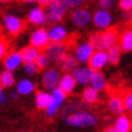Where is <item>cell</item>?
Wrapping results in <instances>:
<instances>
[{
	"label": "cell",
	"mask_w": 132,
	"mask_h": 132,
	"mask_svg": "<svg viewBox=\"0 0 132 132\" xmlns=\"http://www.w3.org/2000/svg\"><path fill=\"white\" fill-rule=\"evenodd\" d=\"M66 124L73 128H92L97 124V117L92 112L77 111L66 117Z\"/></svg>",
	"instance_id": "obj_1"
},
{
	"label": "cell",
	"mask_w": 132,
	"mask_h": 132,
	"mask_svg": "<svg viewBox=\"0 0 132 132\" xmlns=\"http://www.w3.org/2000/svg\"><path fill=\"white\" fill-rule=\"evenodd\" d=\"M93 43L96 49H101V50H108L109 47L117 45L119 42V32L115 28H106L103 30V32L96 34L89 39Z\"/></svg>",
	"instance_id": "obj_2"
},
{
	"label": "cell",
	"mask_w": 132,
	"mask_h": 132,
	"mask_svg": "<svg viewBox=\"0 0 132 132\" xmlns=\"http://www.w3.org/2000/svg\"><path fill=\"white\" fill-rule=\"evenodd\" d=\"M50 94H51L50 104L45 109V112H46L47 117H54L58 113V111L61 109V106L65 104L68 94H66L62 89H59V88H55V89H53V90H50Z\"/></svg>",
	"instance_id": "obj_3"
},
{
	"label": "cell",
	"mask_w": 132,
	"mask_h": 132,
	"mask_svg": "<svg viewBox=\"0 0 132 132\" xmlns=\"http://www.w3.org/2000/svg\"><path fill=\"white\" fill-rule=\"evenodd\" d=\"M92 16H93L92 11L82 5V7H77L73 10V12L70 15V20L76 27L85 28L92 23Z\"/></svg>",
	"instance_id": "obj_4"
},
{
	"label": "cell",
	"mask_w": 132,
	"mask_h": 132,
	"mask_svg": "<svg viewBox=\"0 0 132 132\" xmlns=\"http://www.w3.org/2000/svg\"><path fill=\"white\" fill-rule=\"evenodd\" d=\"M92 23L93 26L97 28V30H106L112 27L113 24V15L109 10H105V8H100L97 11L93 12V16H92Z\"/></svg>",
	"instance_id": "obj_5"
},
{
	"label": "cell",
	"mask_w": 132,
	"mask_h": 132,
	"mask_svg": "<svg viewBox=\"0 0 132 132\" xmlns=\"http://www.w3.org/2000/svg\"><path fill=\"white\" fill-rule=\"evenodd\" d=\"M61 70L57 68H46L43 69V73H42V86H43L46 90H53V89L58 88L59 80H61Z\"/></svg>",
	"instance_id": "obj_6"
},
{
	"label": "cell",
	"mask_w": 132,
	"mask_h": 132,
	"mask_svg": "<svg viewBox=\"0 0 132 132\" xmlns=\"http://www.w3.org/2000/svg\"><path fill=\"white\" fill-rule=\"evenodd\" d=\"M94 50H96V47L93 46V43L90 40L80 42V43L74 47L73 55L77 59L78 65H86L89 62V59H90V57H92V54H93Z\"/></svg>",
	"instance_id": "obj_7"
},
{
	"label": "cell",
	"mask_w": 132,
	"mask_h": 132,
	"mask_svg": "<svg viewBox=\"0 0 132 132\" xmlns=\"http://www.w3.org/2000/svg\"><path fill=\"white\" fill-rule=\"evenodd\" d=\"M45 53L49 55L51 62L59 63L65 58L66 54H68V46H66L63 42H61V43H57V42H50V43L46 46Z\"/></svg>",
	"instance_id": "obj_8"
},
{
	"label": "cell",
	"mask_w": 132,
	"mask_h": 132,
	"mask_svg": "<svg viewBox=\"0 0 132 132\" xmlns=\"http://www.w3.org/2000/svg\"><path fill=\"white\" fill-rule=\"evenodd\" d=\"M46 8V14H47V22L51 23H59L66 15V7L62 4V2H54L50 3Z\"/></svg>",
	"instance_id": "obj_9"
},
{
	"label": "cell",
	"mask_w": 132,
	"mask_h": 132,
	"mask_svg": "<svg viewBox=\"0 0 132 132\" xmlns=\"http://www.w3.org/2000/svg\"><path fill=\"white\" fill-rule=\"evenodd\" d=\"M3 26L8 34L19 35L23 31V28H24V22L19 16L12 15V14H7L3 18Z\"/></svg>",
	"instance_id": "obj_10"
},
{
	"label": "cell",
	"mask_w": 132,
	"mask_h": 132,
	"mask_svg": "<svg viewBox=\"0 0 132 132\" xmlns=\"http://www.w3.org/2000/svg\"><path fill=\"white\" fill-rule=\"evenodd\" d=\"M50 43V38H49V32L47 30L39 26L38 28H35L30 35V45H32L35 47H38L39 50L46 49V46Z\"/></svg>",
	"instance_id": "obj_11"
},
{
	"label": "cell",
	"mask_w": 132,
	"mask_h": 132,
	"mask_svg": "<svg viewBox=\"0 0 132 132\" xmlns=\"http://www.w3.org/2000/svg\"><path fill=\"white\" fill-rule=\"evenodd\" d=\"M92 70H103L106 65H109L108 61V54L106 50H101V49H96L92 54L89 62L86 63Z\"/></svg>",
	"instance_id": "obj_12"
},
{
	"label": "cell",
	"mask_w": 132,
	"mask_h": 132,
	"mask_svg": "<svg viewBox=\"0 0 132 132\" xmlns=\"http://www.w3.org/2000/svg\"><path fill=\"white\" fill-rule=\"evenodd\" d=\"M27 22L32 26H43L47 22V14H46V8L42 5H37L32 7L27 14Z\"/></svg>",
	"instance_id": "obj_13"
},
{
	"label": "cell",
	"mask_w": 132,
	"mask_h": 132,
	"mask_svg": "<svg viewBox=\"0 0 132 132\" xmlns=\"http://www.w3.org/2000/svg\"><path fill=\"white\" fill-rule=\"evenodd\" d=\"M49 32V38L50 42H57V43H61V42H66L69 38V30L66 28L61 23H53V26L47 30Z\"/></svg>",
	"instance_id": "obj_14"
},
{
	"label": "cell",
	"mask_w": 132,
	"mask_h": 132,
	"mask_svg": "<svg viewBox=\"0 0 132 132\" xmlns=\"http://www.w3.org/2000/svg\"><path fill=\"white\" fill-rule=\"evenodd\" d=\"M77 86H78V82H77L76 77L73 76L71 71H65V73L61 76V80H59L58 88L62 89V90L66 94H71L76 92Z\"/></svg>",
	"instance_id": "obj_15"
},
{
	"label": "cell",
	"mask_w": 132,
	"mask_h": 132,
	"mask_svg": "<svg viewBox=\"0 0 132 132\" xmlns=\"http://www.w3.org/2000/svg\"><path fill=\"white\" fill-rule=\"evenodd\" d=\"M3 65H4V69L7 70H18L19 68L23 66V58H22V54L20 51H11L7 53L5 57L3 58Z\"/></svg>",
	"instance_id": "obj_16"
},
{
	"label": "cell",
	"mask_w": 132,
	"mask_h": 132,
	"mask_svg": "<svg viewBox=\"0 0 132 132\" xmlns=\"http://www.w3.org/2000/svg\"><path fill=\"white\" fill-rule=\"evenodd\" d=\"M92 69L89 68L88 65H81L78 66L77 65L76 68L73 69V76L76 77L77 82H78V85L81 86H88L89 82H90V76H92Z\"/></svg>",
	"instance_id": "obj_17"
},
{
	"label": "cell",
	"mask_w": 132,
	"mask_h": 132,
	"mask_svg": "<svg viewBox=\"0 0 132 132\" xmlns=\"http://www.w3.org/2000/svg\"><path fill=\"white\" fill-rule=\"evenodd\" d=\"M113 128L115 132H129L132 131V119L131 115H117V117L115 119V123H113Z\"/></svg>",
	"instance_id": "obj_18"
},
{
	"label": "cell",
	"mask_w": 132,
	"mask_h": 132,
	"mask_svg": "<svg viewBox=\"0 0 132 132\" xmlns=\"http://www.w3.org/2000/svg\"><path fill=\"white\" fill-rule=\"evenodd\" d=\"M35 88H37L35 82L30 78H22L20 81H18L15 84V89H16L18 94H20V96L32 94L35 92Z\"/></svg>",
	"instance_id": "obj_19"
},
{
	"label": "cell",
	"mask_w": 132,
	"mask_h": 132,
	"mask_svg": "<svg viewBox=\"0 0 132 132\" xmlns=\"http://www.w3.org/2000/svg\"><path fill=\"white\" fill-rule=\"evenodd\" d=\"M89 85L93 86L94 89H97L98 92L105 90L106 86H108V82H106L105 76L103 74V71L101 70H93L92 76H90V82H89Z\"/></svg>",
	"instance_id": "obj_20"
},
{
	"label": "cell",
	"mask_w": 132,
	"mask_h": 132,
	"mask_svg": "<svg viewBox=\"0 0 132 132\" xmlns=\"http://www.w3.org/2000/svg\"><path fill=\"white\" fill-rule=\"evenodd\" d=\"M117 45L120 46L121 51L124 53H131L132 51V28H127L119 35V42Z\"/></svg>",
	"instance_id": "obj_21"
},
{
	"label": "cell",
	"mask_w": 132,
	"mask_h": 132,
	"mask_svg": "<svg viewBox=\"0 0 132 132\" xmlns=\"http://www.w3.org/2000/svg\"><path fill=\"white\" fill-rule=\"evenodd\" d=\"M108 109L111 111V113L113 115H121V113H125V108H124V101L123 97L120 96H112V97L108 100Z\"/></svg>",
	"instance_id": "obj_22"
},
{
	"label": "cell",
	"mask_w": 132,
	"mask_h": 132,
	"mask_svg": "<svg viewBox=\"0 0 132 132\" xmlns=\"http://www.w3.org/2000/svg\"><path fill=\"white\" fill-rule=\"evenodd\" d=\"M50 98H51L50 90H46V89L45 90H38L35 93V98H34L35 106L40 111H45L50 104Z\"/></svg>",
	"instance_id": "obj_23"
},
{
	"label": "cell",
	"mask_w": 132,
	"mask_h": 132,
	"mask_svg": "<svg viewBox=\"0 0 132 132\" xmlns=\"http://www.w3.org/2000/svg\"><path fill=\"white\" fill-rule=\"evenodd\" d=\"M40 50L38 47H35L32 45H28L26 47H23L20 50V54H22V58H23V63L24 62H35L37 58L39 55Z\"/></svg>",
	"instance_id": "obj_24"
},
{
	"label": "cell",
	"mask_w": 132,
	"mask_h": 132,
	"mask_svg": "<svg viewBox=\"0 0 132 132\" xmlns=\"http://www.w3.org/2000/svg\"><path fill=\"white\" fill-rule=\"evenodd\" d=\"M81 97H82V100L85 101L86 104H94V103H97V101L100 100V92L97 90V89H94L93 86L88 85V86L84 88Z\"/></svg>",
	"instance_id": "obj_25"
},
{
	"label": "cell",
	"mask_w": 132,
	"mask_h": 132,
	"mask_svg": "<svg viewBox=\"0 0 132 132\" xmlns=\"http://www.w3.org/2000/svg\"><path fill=\"white\" fill-rule=\"evenodd\" d=\"M15 84H16V80H15V74L12 70L4 69V71L0 73V85L3 88H12Z\"/></svg>",
	"instance_id": "obj_26"
},
{
	"label": "cell",
	"mask_w": 132,
	"mask_h": 132,
	"mask_svg": "<svg viewBox=\"0 0 132 132\" xmlns=\"http://www.w3.org/2000/svg\"><path fill=\"white\" fill-rule=\"evenodd\" d=\"M121 49H120L119 45H115L109 47L106 50V54H108V61H109V65H117L120 62V58H121Z\"/></svg>",
	"instance_id": "obj_27"
},
{
	"label": "cell",
	"mask_w": 132,
	"mask_h": 132,
	"mask_svg": "<svg viewBox=\"0 0 132 132\" xmlns=\"http://www.w3.org/2000/svg\"><path fill=\"white\" fill-rule=\"evenodd\" d=\"M59 65H61L63 71H73V69L78 65V62H77V59L74 58V55H71V54L68 53L65 55V58L59 62Z\"/></svg>",
	"instance_id": "obj_28"
},
{
	"label": "cell",
	"mask_w": 132,
	"mask_h": 132,
	"mask_svg": "<svg viewBox=\"0 0 132 132\" xmlns=\"http://www.w3.org/2000/svg\"><path fill=\"white\" fill-rule=\"evenodd\" d=\"M35 63L38 65V68H39V70H43V69H46V68H49L50 66V63H51V61H50V58H49V55H47L46 53H39V55H38V58H37V61H35Z\"/></svg>",
	"instance_id": "obj_29"
},
{
	"label": "cell",
	"mask_w": 132,
	"mask_h": 132,
	"mask_svg": "<svg viewBox=\"0 0 132 132\" xmlns=\"http://www.w3.org/2000/svg\"><path fill=\"white\" fill-rule=\"evenodd\" d=\"M123 101H124L125 113H128V115L132 116V89L123 96Z\"/></svg>",
	"instance_id": "obj_30"
},
{
	"label": "cell",
	"mask_w": 132,
	"mask_h": 132,
	"mask_svg": "<svg viewBox=\"0 0 132 132\" xmlns=\"http://www.w3.org/2000/svg\"><path fill=\"white\" fill-rule=\"evenodd\" d=\"M66 10H74L77 7H82L88 0H61Z\"/></svg>",
	"instance_id": "obj_31"
},
{
	"label": "cell",
	"mask_w": 132,
	"mask_h": 132,
	"mask_svg": "<svg viewBox=\"0 0 132 132\" xmlns=\"http://www.w3.org/2000/svg\"><path fill=\"white\" fill-rule=\"evenodd\" d=\"M23 70L27 76H34L39 71V68L35 62H24L23 63Z\"/></svg>",
	"instance_id": "obj_32"
},
{
	"label": "cell",
	"mask_w": 132,
	"mask_h": 132,
	"mask_svg": "<svg viewBox=\"0 0 132 132\" xmlns=\"http://www.w3.org/2000/svg\"><path fill=\"white\" fill-rule=\"evenodd\" d=\"M119 8L124 11V12H128L132 10V0H119Z\"/></svg>",
	"instance_id": "obj_33"
},
{
	"label": "cell",
	"mask_w": 132,
	"mask_h": 132,
	"mask_svg": "<svg viewBox=\"0 0 132 132\" xmlns=\"http://www.w3.org/2000/svg\"><path fill=\"white\" fill-rule=\"evenodd\" d=\"M7 53H8V43H7V40L3 39V38H0V59H3Z\"/></svg>",
	"instance_id": "obj_34"
},
{
	"label": "cell",
	"mask_w": 132,
	"mask_h": 132,
	"mask_svg": "<svg viewBox=\"0 0 132 132\" xmlns=\"http://www.w3.org/2000/svg\"><path fill=\"white\" fill-rule=\"evenodd\" d=\"M116 0H98V7L100 8H105V10H111L115 5Z\"/></svg>",
	"instance_id": "obj_35"
},
{
	"label": "cell",
	"mask_w": 132,
	"mask_h": 132,
	"mask_svg": "<svg viewBox=\"0 0 132 132\" xmlns=\"http://www.w3.org/2000/svg\"><path fill=\"white\" fill-rule=\"evenodd\" d=\"M4 89L5 88H3L2 85H0V104H5L7 100H8V96H7V93H5Z\"/></svg>",
	"instance_id": "obj_36"
},
{
	"label": "cell",
	"mask_w": 132,
	"mask_h": 132,
	"mask_svg": "<svg viewBox=\"0 0 132 132\" xmlns=\"http://www.w3.org/2000/svg\"><path fill=\"white\" fill-rule=\"evenodd\" d=\"M38 4L42 5V7H47L50 4V0H38Z\"/></svg>",
	"instance_id": "obj_37"
},
{
	"label": "cell",
	"mask_w": 132,
	"mask_h": 132,
	"mask_svg": "<svg viewBox=\"0 0 132 132\" xmlns=\"http://www.w3.org/2000/svg\"><path fill=\"white\" fill-rule=\"evenodd\" d=\"M105 132H115V128H113V125H112V127H106V128H105Z\"/></svg>",
	"instance_id": "obj_38"
},
{
	"label": "cell",
	"mask_w": 132,
	"mask_h": 132,
	"mask_svg": "<svg viewBox=\"0 0 132 132\" xmlns=\"http://www.w3.org/2000/svg\"><path fill=\"white\" fill-rule=\"evenodd\" d=\"M24 3H38V0H22Z\"/></svg>",
	"instance_id": "obj_39"
},
{
	"label": "cell",
	"mask_w": 132,
	"mask_h": 132,
	"mask_svg": "<svg viewBox=\"0 0 132 132\" xmlns=\"http://www.w3.org/2000/svg\"><path fill=\"white\" fill-rule=\"evenodd\" d=\"M11 98L16 100V98H18V92H16V93H12V94H11Z\"/></svg>",
	"instance_id": "obj_40"
},
{
	"label": "cell",
	"mask_w": 132,
	"mask_h": 132,
	"mask_svg": "<svg viewBox=\"0 0 132 132\" xmlns=\"http://www.w3.org/2000/svg\"><path fill=\"white\" fill-rule=\"evenodd\" d=\"M128 19L132 22V10H131V11H128Z\"/></svg>",
	"instance_id": "obj_41"
},
{
	"label": "cell",
	"mask_w": 132,
	"mask_h": 132,
	"mask_svg": "<svg viewBox=\"0 0 132 132\" xmlns=\"http://www.w3.org/2000/svg\"><path fill=\"white\" fill-rule=\"evenodd\" d=\"M7 2H10V0H0V3H7Z\"/></svg>",
	"instance_id": "obj_42"
},
{
	"label": "cell",
	"mask_w": 132,
	"mask_h": 132,
	"mask_svg": "<svg viewBox=\"0 0 132 132\" xmlns=\"http://www.w3.org/2000/svg\"><path fill=\"white\" fill-rule=\"evenodd\" d=\"M54 2H59V0H50V3H54Z\"/></svg>",
	"instance_id": "obj_43"
}]
</instances>
